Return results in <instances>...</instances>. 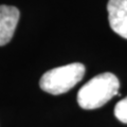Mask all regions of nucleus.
Wrapping results in <instances>:
<instances>
[{"instance_id":"obj_3","label":"nucleus","mask_w":127,"mask_h":127,"mask_svg":"<svg viewBox=\"0 0 127 127\" xmlns=\"http://www.w3.org/2000/svg\"><path fill=\"white\" fill-rule=\"evenodd\" d=\"M107 11L112 31L127 39V0H109Z\"/></svg>"},{"instance_id":"obj_4","label":"nucleus","mask_w":127,"mask_h":127,"mask_svg":"<svg viewBox=\"0 0 127 127\" xmlns=\"http://www.w3.org/2000/svg\"><path fill=\"white\" fill-rule=\"evenodd\" d=\"M19 10L11 5H0V47L11 41L19 20Z\"/></svg>"},{"instance_id":"obj_2","label":"nucleus","mask_w":127,"mask_h":127,"mask_svg":"<svg viewBox=\"0 0 127 127\" xmlns=\"http://www.w3.org/2000/svg\"><path fill=\"white\" fill-rule=\"evenodd\" d=\"M84 74L85 66L81 63H72L47 71L39 81V86L50 94H62L78 84Z\"/></svg>"},{"instance_id":"obj_5","label":"nucleus","mask_w":127,"mask_h":127,"mask_svg":"<svg viewBox=\"0 0 127 127\" xmlns=\"http://www.w3.org/2000/svg\"><path fill=\"white\" fill-rule=\"evenodd\" d=\"M114 116L120 122L127 124V96L117 103L114 107Z\"/></svg>"},{"instance_id":"obj_1","label":"nucleus","mask_w":127,"mask_h":127,"mask_svg":"<svg viewBox=\"0 0 127 127\" xmlns=\"http://www.w3.org/2000/svg\"><path fill=\"white\" fill-rule=\"evenodd\" d=\"M120 82L113 73L105 72L91 78L79 89L77 103L83 109H96L119 94Z\"/></svg>"}]
</instances>
